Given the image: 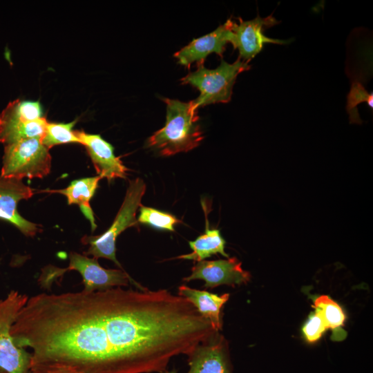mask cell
Here are the masks:
<instances>
[{"mask_svg": "<svg viewBox=\"0 0 373 373\" xmlns=\"http://www.w3.org/2000/svg\"><path fill=\"white\" fill-rule=\"evenodd\" d=\"M191 274L183 280L189 282L195 279L205 281L206 288H213L220 285H240L250 279L249 272L242 268V264L236 258L216 260L198 262L191 269Z\"/></svg>", "mask_w": 373, "mask_h": 373, "instance_id": "11", "label": "cell"}, {"mask_svg": "<svg viewBox=\"0 0 373 373\" xmlns=\"http://www.w3.org/2000/svg\"><path fill=\"white\" fill-rule=\"evenodd\" d=\"M178 289L179 296L189 301L211 323L216 332L221 329L220 310L228 300L229 294L218 296L206 291L191 289L184 285L180 286Z\"/></svg>", "mask_w": 373, "mask_h": 373, "instance_id": "16", "label": "cell"}, {"mask_svg": "<svg viewBox=\"0 0 373 373\" xmlns=\"http://www.w3.org/2000/svg\"><path fill=\"white\" fill-rule=\"evenodd\" d=\"M327 329L320 312L315 309L303 327L305 339L309 343L318 340L323 332Z\"/></svg>", "mask_w": 373, "mask_h": 373, "instance_id": "22", "label": "cell"}, {"mask_svg": "<svg viewBox=\"0 0 373 373\" xmlns=\"http://www.w3.org/2000/svg\"><path fill=\"white\" fill-rule=\"evenodd\" d=\"M52 157L40 139L30 138L4 146L1 175L22 180L49 174Z\"/></svg>", "mask_w": 373, "mask_h": 373, "instance_id": "6", "label": "cell"}, {"mask_svg": "<svg viewBox=\"0 0 373 373\" xmlns=\"http://www.w3.org/2000/svg\"><path fill=\"white\" fill-rule=\"evenodd\" d=\"M47 123L39 102H10L0 114V143L6 146L30 138L41 140Z\"/></svg>", "mask_w": 373, "mask_h": 373, "instance_id": "8", "label": "cell"}, {"mask_svg": "<svg viewBox=\"0 0 373 373\" xmlns=\"http://www.w3.org/2000/svg\"><path fill=\"white\" fill-rule=\"evenodd\" d=\"M233 22L228 19L224 24L219 26L213 32L192 40L184 47L174 53L178 62L185 67L196 62L203 64L207 57L211 53H216L222 57L225 46L231 43Z\"/></svg>", "mask_w": 373, "mask_h": 373, "instance_id": "12", "label": "cell"}, {"mask_svg": "<svg viewBox=\"0 0 373 373\" xmlns=\"http://www.w3.org/2000/svg\"><path fill=\"white\" fill-rule=\"evenodd\" d=\"M162 100L166 106V123L148 138L147 146L162 156L188 152L198 146L204 136L198 123V108L193 102Z\"/></svg>", "mask_w": 373, "mask_h": 373, "instance_id": "2", "label": "cell"}, {"mask_svg": "<svg viewBox=\"0 0 373 373\" xmlns=\"http://www.w3.org/2000/svg\"><path fill=\"white\" fill-rule=\"evenodd\" d=\"M216 332L180 296L120 287L33 296L10 328L32 373H162Z\"/></svg>", "mask_w": 373, "mask_h": 373, "instance_id": "1", "label": "cell"}, {"mask_svg": "<svg viewBox=\"0 0 373 373\" xmlns=\"http://www.w3.org/2000/svg\"><path fill=\"white\" fill-rule=\"evenodd\" d=\"M28 297L12 290L0 300V370L6 373H32L31 353L17 347L10 335L15 318Z\"/></svg>", "mask_w": 373, "mask_h": 373, "instance_id": "7", "label": "cell"}, {"mask_svg": "<svg viewBox=\"0 0 373 373\" xmlns=\"http://www.w3.org/2000/svg\"><path fill=\"white\" fill-rule=\"evenodd\" d=\"M0 373H6V372H4L0 370Z\"/></svg>", "mask_w": 373, "mask_h": 373, "instance_id": "23", "label": "cell"}, {"mask_svg": "<svg viewBox=\"0 0 373 373\" xmlns=\"http://www.w3.org/2000/svg\"><path fill=\"white\" fill-rule=\"evenodd\" d=\"M214 336L188 354L190 369L187 373H231L224 343Z\"/></svg>", "mask_w": 373, "mask_h": 373, "instance_id": "14", "label": "cell"}, {"mask_svg": "<svg viewBox=\"0 0 373 373\" xmlns=\"http://www.w3.org/2000/svg\"><path fill=\"white\" fill-rule=\"evenodd\" d=\"M145 191L146 184L142 179L137 178L129 181L124 201L111 226L101 235L82 238V243L88 246L84 255L111 260L123 269L116 258V239L122 231L137 225L136 213Z\"/></svg>", "mask_w": 373, "mask_h": 373, "instance_id": "3", "label": "cell"}, {"mask_svg": "<svg viewBox=\"0 0 373 373\" xmlns=\"http://www.w3.org/2000/svg\"><path fill=\"white\" fill-rule=\"evenodd\" d=\"M314 307L320 312L327 328L333 329L332 338L336 341L343 339L346 333L341 327L345 316L338 304L328 296L322 295L314 300Z\"/></svg>", "mask_w": 373, "mask_h": 373, "instance_id": "18", "label": "cell"}, {"mask_svg": "<svg viewBox=\"0 0 373 373\" xmlns=\"http://www.w3.org/2000/svg\"><path fill=\"white\" fill-rule=\"evenodd\" d=\"M137 220V222L169 231H174L175 226L181 222L172 214L142 204Z\"/></svg>", "mask_w": 373, "mask_h": 373, "instance_id": "20", "label": "cell"}, {"mask_svg": "<svg viewBox=\"0 0 373 373\" xmlns=\"http://www.w3.org/2000/svg\"><path fill=\"white\" fill-rule=\"evenodd\" d=\"M76 120L70 123L48 122L41 143L48 149L54 146L66 143H79L73 130Z\"/></svg>", "mask_w": 373, "mask_h": 373, "instance_id": "19", "label": "cell"}, {"mask_svg": "<svg viewBox=\"0 0 373 373\" xmlns=\"http://www.w3.org/2000/svg\"><path fill=\"white\" fill-rule=\"evenodd\" d=\"M79 143L84 145L101 178L111 181L115 178H126L127 169L114 153L113 146L99 135L83 131H75Z\"/></svg>", "mask_w": 373, "mask_h": 373, "instance_id": "13", "label": "cell"}, {"mask_svg": "<svg viewBox=\"0 0 373 373\" xmlns=\"http://www.w3.org/2000/svg\"><path fill=\"white\" fill-rule=\"evenodd\" d=\"M278 23L280 21L272 15L262 18L258 15L254 19L248 21L239 18L238 24L233 22L231 44L234 49L238 50L239 58L249 63L262 50L265 44H288L289 41L269 38L263 34L264 27L269 28Z\"/></svg>", "mask_w": 373, "mask_h": 373, "instance_id": "9", "label": "cell"}, {"mask_svg": "<svg viewBox=\"0 0 373 373\" xmlns=\"http://www.w3.org/2000/svg\"><path fill=\"white\" fill-rule=\"evenodd\" d=\"M362 102H366L372 108L373 95L365 89L361 82L356 80L353 82L347 95V111L350 123L359 124L362 123L357 109V106Z\"/></svg>", "mask_w": 373, "mask_h": 373, "instance_id": "21", "label": "cell"}, {"mask_svg": "<svg viewBox=\"0 0 373 373\" xmlns=\"http://www.w3.org/2000/svg\"><path fill=\"white\" fill-rule=\"evenodd\" d=\"M33 190L21 180L0 175V219L9 222L26 236L33 237L41 231L40 227L23 218L17 211V204L28 200Z\"/></svg>", "mask_w": 373, "mask_h": 373, "instance_id": "10", "label": "cell"}, {"mask_svg": "<svg viewBox=\"0 0 373 373\" xmlns=\"http://www.w3.org/2000/svg\"><path fill=\"white\" fill-rule=\"evenodd\" d=\"M248 64L238 57L231 64L222 59L220 64L214 69H208L200 64L196 70L182 77L181 82L200 91L199 96L193 100L198 108L216 103H227L231 100L238 75L249 70Z\"/></svg>", "mask_w": 373, "mask_h": 373, "instance_id": "5", "label": "cell"}, {"mask_svg": "<svg viewBox=\"0 0 373 373\" xmlns=\"http://www.w3.org/2000/svg\"><path fill=\"white\" fill-rule=\"evenodd\" d=\"M70 270L77 271L81 274L84 286L83 291L86 292L127 286L129 282L140 290L146 289L133 280L124 269H105L99 264L97 259L77 252L70 253L69 265L66 268L61 269L54 266L44 268L38 282L41 287L50 289L58 277Z\"/></svg>", "mask_w": 373, "mask_h": 373, "instance_id": "4", "label": "cell"}, {"mask_svg": "<svg viewBox=\"0 0 373 373\" xmlns=\"http://www.w3.org/2000/svg\"><path fill=\"white\" fill-rule=\"evenodd\" d=\"M204 213L206 218L204 233L198 237L195 240L189 242L190 248L193 251L191 253L180 256L177 258L193 260L200 262L217 254H220L227 258L229 257L224 251L226 241L222 238L220 230L209 228L207 216V213L205 210Z\"/></svg>", "mask_w": 373, "mask_h": 373, "instance_id": "17", "label": "cell"}, {"mask_svg": "<svg viewBox=\"0 0 373 373\" xmlns=\"http://www.w3.org/2000/svg\"><path fill=\"white\" fill-rule=\"evenodd\" d=\"M101 179L99 175L77 179L71 182L65 189H46L41 191L62 194L66 197L68 204H77L85 218L90 222L92 231H94L97 224L90 200L93 197Z\"/></svg>", "mask_w": 373, "mask_h": 373, "instance_id": "15", "label": "cell"}]
</instances>
